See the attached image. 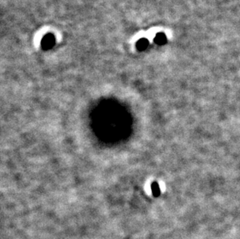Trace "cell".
<instances>
[{
  "mask_svg": "<svg viewBox=\"0 0 240 239\" xmlns=\"http://www.w3.org/2000/svg\"><path fill=\"white\" fill-rule=\"evenodd\" d=\"M54 40L52 36H46L45 39H43V47H45V48H49L54 44Z\"/></svg>",
  "mask_w": 240,
  "mask_h": 239,
  "instance_id": "cell-1",
  "label": "cell"
},
{
  "mask_svg": "<svg viewBox=\"0 0 240 239\" xmlns=\"http://www.w3.org/2000/svg\"><path fill=\"white\" fill-rule=\"evenodd\" d=\"M155 42L158 44H163L166 42V37L163 33H158L155 37Z\"/></svg>",
  "mask_w": 240,
  "mask_h": 239,
  "instance_id": "cell-2",
  "label": "cell"
},
{
  "mask_svg": "<svg viewBox=\"0 0 240 239\" xmlns=\"http://www.w3.org/2000/svg\"><path fill=\"white\" fill-rule=\"evenodd\" d=\"M148 44H149V42L146 39H141L137 44V48L142 51V50H145L146 47H148Z\"/></svg>",
  "mask_w": 240,
  "mask_h": 239,
  "instance_id": "cell-3",
  "label": "cell"
}]
</instances>
